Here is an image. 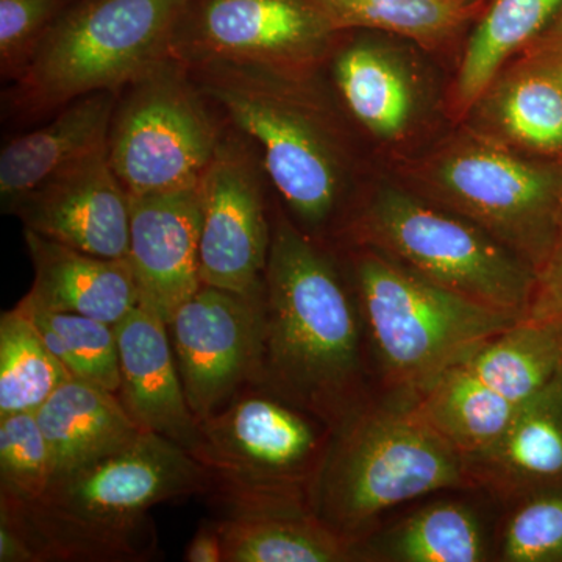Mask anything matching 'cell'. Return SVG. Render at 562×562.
I'll use <instances>...</instances> for the list:
<instances>
[{
    "mask_svg": "<svg viewBox=\"0 0 562 562\" xmlns=\"http://www.w3.org/2000/svg\"><path fill=\"white\" fill-rule=\"evenodd\" d=\"M333 77L347 109L373 135L397 138L406 131L414 111L412 83L380 47H346L336 57Z\"/></svg>",
    "mask_w": 562,
    "mask_h": 562,
    "instance_id": "25",
    "label": "cell"
},
{
    "mask_svg": "<svg viewBox=\"0 0 562 562\" xmlns=\"http://www.w3.org/2000/svg\"><path fill=\"white\" fill-rule=\"evenodd\" d=\"M542 54L549 55L550 60L553 63V68L557 70L558 79L562 85V52L538 50Z\"/></svg>",
    "mask_w": 562,
    "mask_h": 562,
    "instance_id": "36",
    "label": "cell"
},
{
    "mask_svg": "<svg viewBox=\"0 0 562 562\" xmlns=\"http://www.w3.org/2000/svg\"><path fill=\"white\" fill-rule=\"evenodd\" d=\"M192 453L209 469L225 517L314 513L317 476L333 431L261 384H250L199 422Z\"/></svg>",
    "mask_w": 562,
    "mask_h": 562,
    "instance_id": "6",
    "label": "cell"
},
{
    "mask_svg": "<svg viewBox=\"0 0 562 562\" xmlns=\"http://www.w3.org/2000/svg\"><path fill=\"white\" fill-rule=\"evenodd\" d=\"M225 128L201 180L203 284L260 297L271 249L260 155L246 136Z\"/></svg>",
    "mask_w": 562,
    "mask_h": 562,
    "instance_id": "14",
    "label": "cell"
},
{
    "mask_svg": "<svg viewBox=\"0 0 562 562\" xmlns=\"http://www.w3.org/2000/svg\"><path fill=\"white\" fill-rule=\"evenodd\" d=\"M54 479L49 443L35 412L0 417V495L38 501Z\"/></svg>",
    "mask_w": 562,
    "mask_h": 562,
    "instance_id": "31",
    "label": "cell"
},
{
    "mask_svg": "<svg viewBox=\"0 0 562 562\" xmlns=\"http://www.w3.org/2000/svg\"><path fill=\"white\" fill-rule=\"evenodd\" d=\"M224 562H350L357 543L314 513L261 514L217 520Z\"/></svg>",
    "mask_w": 562,
    "mask_h": 562,
    "instance_id": "23",
    "label": "cell"
},
{
    "mask_svg": "<svg viewBox=\"0 0 562 562\" xmlns=\"http://www.w3.org/2000/svg\"><path fill=\"white\" fill-rule=\"evenodd\" d=\"M468 464L473 490L503 506L562 484V368L525 403L501 438Z\"/></svg>",
    "mask_w": 562,
    "mask_h": 562,
    "instance_id": "18",
    "label": "cell"
},
{
    "mask_svg": "<svg viewBox=\"0 0 562 562\" xmlns=\"http://www.w3.org/2000/svg\"><path fill=\"white\" fill-rule=\"evenodd\" d=\"M33 265V284L25 301L55 313L81 314L120 324L139 306L127 258H102L24 231Z\"/></svg>",
    "mask_w": 562,
    "mask_h": 562,
    "instance_id": "19",
    "label": "cell"
},
{
    "mask_svg": "<svg viewBox=\"0 0 562 562\" xmlns=\"http://www.w3.org/2000/svg\"><path fill=\"white\" fill-rule=\"evenodd\" d=\"M210 490L202 462L143 431L120 452L52 480L38 501L10 497L11 513L35 562L146 561L158 547L151 506Z\"/></svg>",
    "mask_w": 562,
    "mask_h": 562,
    "instance_id": "2",
    "label": "cell"
},
{
    "mask_svg": "<svg viewBox=\"0 0 562 562\" xmlns=\"http://www.w3.org/2000/svg\"><path fill=\"white\" fill-rule=\"evenodd\" d=\"M505 509L494 561L562 562V484L528 492Z\"/></svg>",
    "mask_w": 562,
    "mask_h": 562,
    "instance_id": "30",
    "label": "cell"
},
{
    "mask_svg": "<svg viewBox=\"0 0 562 562\" xmlns=\"http://www.w3.org/2000/svg\"><path fill=\"white\" fill-rule=\"evenodd\" d=\"M192 79L168 58L121 91L109 135V158L131 195L198 187L225 124Z\"/></svg>",
    "mask_w": 562,
    "mask_h": 562,
    "instance_id": "10",
    "label": "cell"
},
{
    "mask_svg": "<svg viewBox=\"0 0 562 562\" xmlns=\"http://www.w3.org/2000/svg\"><path fill=\"white\" fill-rule=\"evenodd\" d=\"M561 7L562 0H495L464 52L454 88L458 109L475 105L491 90L503 63L538 38Z\"/></svg>",
    "mask_w": 562,
    "mask_h": 562,
    "instance_id": "26",
    "label": "cell"
},
{
    "mask_svg": "<svg viewBox=\"0 0 562 562\" xmlns=\"http://www.w3.org/2000/svg\"><path fill=\"white\" fill-rule=\"evenodd\" d=\"M446 491H475L468 458L419 402L375 395L331 435L314 487V514L357 543L380 517Z\"/></svg>",
    "mask_w": 562,
    "mask_h": 562,
    "instance_id": "3",
    "label": "cell"
},
{
    "mask_svg": "<svg viewBox=\"0 0 562 562\" xmlns=\"http://www.w3.org/2000/svg\"><path fill=\"white\" fill-rule=\"evenodd\" d=\"M72 379L29 314L14 306L0 316V417L36 412Z\"/></svg>",
    "mask_w": 562,
    "mask_h": 562,
    "instance_id": "27",
    "label": "cell"
},
{
    "mask_svg": "<svg viewBox=\"0 0 562 562\" xmlns=\"http://www.w3.org/2000/svg\"><path fill=\"white\" fill-rule=\"evenodd\" d=\"M120 92H92L57 111L46 125L16 136L0 151V199L5 213L74 162L109 149Z\"/></svg>",
    "mask_w": 562,
    "mask_h": 562,
    "instance_id": "20",
    "label": "cell"
},
{
    "mask_svg": "<svg viewBox=\"0 0 562 562\" xmlns=\"http://www.w3.org/2000/svg\"><path fill=\"white\" fill-rule=\"evenodd\" d=\"M271 224L261 386L335 432L376 395L357 292L313 236Z\"/></svg>",
    "mask_w": 562,
    "mask_h": 562,
    "instance_id": "1",
    "label": "cell"
},
{
    "mask_svg": "<svg viewBox=\"0 0 562 562\" xmlns=\"http://www.w3.org/2000/svg\"><path fill=\"white\" fill-rule=\"evenodd\" d=\"M422 176L431 202L482 227L535 271L561 236L562 160L469 135L435 155Z\"/></svg>",
    "mask_w": 562,
    "mask_h": 562,
    "instance_id": "9",
    "label": "cell"
},
{
    "mask_svg": "<svg viewBox=\"0 0 562 562\" xmlns=\"http://www.w3.org/2000/svg\"><path fill=\"white\" fill-rule=\"evenodd\" d=\"M116 333L122 405L140 430L194 453L201 443V427L184 394L168 324L139 305L116 324Z\"/></svg>",
    "mask_w": 562,
    "mask_h": 562,
    "instance_id": "17",
    "label": "cell"
},
{
    "mask_svg": "<svg viewBox=\"0 0 562 562\" xmlns=\"http://www.w3.org/2000/svg\"><path fill=\"white\" fill-rule=\"evenodd\" d=\"M184 394L201 422L261 384L265 295L202 284L168 324Z\"/></svg>",
    "mask_w": 562,
    "mask_h": 562,
    "instance_id": "13",
    "label": "cell"
},
{
    "mask_svg": "<svg viewBox=\"0 0 562 562\" xmlns=\"http://www.w3.org/2000/svg\"><path fill=\"white\" fill-rule=\"evenodd\" d=\"M201 183L160 194L131 195V262L139 305L166 324L202 288Z\"/></svg>",
    "mask_w": 562,
    "mask_h": 562,
    "instance_id": "16",
    "label": "cell"
},
{
    "mask_svg": "<svg viewBox=\"0 0 562 562\" xmlns=\"http://www.w3.org/2000/svg\"><path fill=\"white\" fill-rule=\"evenodd\" d=\"M76 0H0V70L20 80L41 43Z\"/></svg>",
    "mask_w": 562,
    "mask_h": 562,
    "instance_id": "32",
    "label": "cell"
},
{
    "mask_svg": "<svg viewBox=\"0 0 562 562\" xmlns=\"http://www.w3.org/2000/svg\"><path fill=\"white\" fill-rule=\"evenodd\" d=\"M333 35L308 0H190L172 57L187 66L224 61L308 72Z\"/></svg>",
    "mask_w": 562,
    "mask_h": 562,
    "instance_id": "12",
    "label": "cell"
},
{
    "mask_svg": "<svg viewBox=\"0 0 562 562\" xmlns=\"http://www.w3.org/2000/svg\"><path fill=\"white\" fill-rule=\"evenodd\" d=\"M366 347L376 395L419 402L517 317L443 290L380 251L351 255Z\"/></svg>",
    "mask_w": 562,
    "mask_h": 562,
    "instance_id": "4",
    "label": "cell"
},
{
    "mask_svg": "<svg viewBox=\"0 0 562 562\" xmlns=\"http://www.w3.org/2000/svg\"><path fill=\"white\" fill-rule=\"evenodd\" d=\"M536 50L562 52V7L560 13H558L553 31H550L549 36L538 44Z\"/></svg>",
    "mask_w": 562,
    "mask_h": 562,
    "instance_id": "35",
    "label": "cell"
},
{
    "mask_svg": "<svg viewBox=\"0 0 562 562\" xmlns=\"http://www.w3.org/2000/svg\"><path fill=\"white\" fill-rule=\"evenodd\" d=\"M203 95L260 150L262 168L308 235L338 210L344 161L327 113L306 94V72L203 63L188 66Z\"/></svg>",
    "mask_w": 562,
    "mask_h": 562,
    "instance_id": "5",
    "label": "cell"
},
{
    "mask_svg": "<svg viewBox=\"0 0 562 562\" xmlns=\"http://www.w3.org/2000/svg\"><path fill=\"white\" fill-rule=\"evenodd\" d=\"M366 247L461 297L524 319L536 271L482 227L443 206L384 188L346 225Z\"/></svg>",
    "mask_w": 562,
    "mask_h": 562,
    "instance_id": "8",
    "label": "cell"
},
{
    "mask_svg": "<svg viewBox=\"0 0 562 562\" xmlns=\"http://www.w3.org/2000/svg\"><path fill=\"white\" fill-rule=\"evenodd\" d=\"M35 413L49 443L54 479L120 452L143 432L116 392L74 376Z\"/></svg>",
    "mask_w": 562,
    "mask_h": 562,
    "instance_id": "21",
    "label": "cell"
},
{
    "mask_svg": "<svg viewBox=\"0 0 562 562\" xmlns=\"http://www.w3.org/2000/svg\"><path fill=\"white\" fill-rule=\"evenodd\" d=\"M18 306L29 314L44 342L74 379L117 394L121 368L116 325L81 314L47 312L25 299Z\"/></svg>",
    "mask_w": 562,
    "mask_h": 562,
    "instance_id": "29",
    "label": "cell"
},
{
    "mask_svg": "<svg viewBox=\"0 0 562 562\" xmlns=\"http://www.w3.org/2000/svg\"><path fill=\"white\" fill-rule=\"evenodd\" d=\"M491 113L502 135L519 149L562 160V85L549 55L535 50L498 88Z\"/></svg>",
    "mask_w": 562,
    "mask_h": 562,
    "instance_id": "24",
    "label": "cell"
},
{
    "mask_svg": "<svg viewBox=\"0 0 562 562\" xmlns=\"http://www.w3.org/2000/svg\"><path fill=\"white\" fill-rule=\"evenodd\" d=\"M13 214L24 231L102 258H127L131 194L109 149L74 162L22 199Z\"/></svg>",
    "mask_w": 562,
    "mask_h": 562,
    "instance_id": "15",
    "label": "cell"
},
{
    "mask_svg": "<svg viewBox=\"0 0 562 562\" xmlns=\"http://www.w3.org/2000/svg\"><path fill=\"white\" fill-rule=\"evenodd\" d=\"M524 319L550 328L562 341V233L536 269L530 305Z\"/></svg>",
    "mask_w": 562,
    "mask_h": 562,
    "instance_id": "33",
    "label": "cell"
},
{
    "mask_svg": "<svg viewBox=\"0 0 562 562\" xmlns=\"http://www.w3.org/2000/svg\"><path fill=\"white\" fill-rule=\"evenodd\" d=\"M188 562H224V543L217 522H205L195 531L183 557Z\"/></svg>",
    "mask_w": 562,
    "mask_h": 562,
    "instance_id": "34",
    "label": "cell"
},
{
    "mask_svg": "<svg viewBox=\"0 0 562 562\" xmlns=\"http://www.w3.org/2000/svg\"><path fill=\"white\" fill-rule=\"evenodd\" d=\"M333 32L379 31L432 44L464 21V0H308Z\"/></svg>",
    "mask_w": 562,
    "mask_h": 562,
    "instance_id": "28",
    "label": "cell"
},
{
    "mask_svg": "<svg viewBox=\"0 0 562 562\" xmlns=\"http://www.w3.org/2000/svg\"><path fill=\"white\" fill-rule=\"evenodd\" d=\"M190 0H76L9 91L29 120L57 113L92 92H120L172 57Z\"/></svg>",
    "mask_w": 562,
    "mask_h": 562,
    "instance_id": "7",
    "label": "cell"
},
{
    "mask_svg": "<svg viewBox=\"0 0 562 562\" xmlns=\"http://www.w3.org/2000/svg\"><path fill=\"white\" fill-rule=\"evenodd\" d=\"M561 368V339L520 319L450 369L419 406L469 460L497 441Z\"/></svg>",
    "mask_w": 562,
    "mask_h": 562,
    "instance_id": "11",
    "label": "cell"
},
{
    "mask_svg": "<svg viewBox=\"0 0 562 562\" xmlns=\"http://www.w3.org/2000/svg\"><path fill=\"white\" fill-rule=\"evenodd\" d=\"M495 528L473 503L438 498L357 542L358 561H494Z\"/></svg>",
    "mask_w": 562,
    "mask_h": 562,
    "instance_id": "22",
    "label": "cell"
}]
</instances>
